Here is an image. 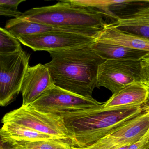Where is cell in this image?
<instances>
[{"mask_svg":"<svg viewBox=\"0 0 149 149\" xmlns=\"http://www.w3.org/2000/svg\"><path fill=\"white\" fill-rule=\"evenodd\" d=\"M97 35L72 30H61L24 36L18 37V39L23 45L34 51L49 52L92 44Z\"/></svg>","mask_w":149,"mask_h":149,"instance_id":"8992f818","label":"cell"},{"mask_svg":"<svg viewBox=\"0 0 149 149\" xmlns=\"http://www.w3.org/2000/svg\"><path fill=\"white\" fill-rule=\"evenodd\" d=\"M1 122L23 125L58 139H69L68 130L61 116L40 111L30 104L22 105L7 113Z\"/></svg>","mask_w":149,"mask_h":149,"instance_id":"277c9868","label":"cell"},{"mask_svg":"<svg viewBox=\"0 0 149 149\" xmlns=\"http://www.w3.org/2000/svg\"><path fill=\"white\" fill-rule=\"evenodd\" d=\"M91 45L49 52L52 60L45 64L56 86L81 96L92 97L98 68L105 61L92 50Z\"/></svg>","mask_w":149,"mask_h":149,"instance_id":"7a4b0ae2","label":"cell"},{"mask_svg":"<svg viewBox=\"0 0 149 149\" xmlns=\"http://www.w3.org/2000/svg\"><path fill=\"white\" fill-rule=\"evenodd\" d=\"M141 82L149 87V53L140 61Z\"/></svg>","mask_w":149,"mask_h":149,"instance_id":"ffe728a7","label":"cell"},{"mask_svg":"<svg viewBox=\"0 0 149 149\" xmlns=\"http://www.w3.org/2000/svg\"><path fill=\"white\" fill-rule=\"evenodd\" d=\"M149 100V87L136 82L125 87L104 103V108L129 105H143Z\"/></svg>","mask_w":149,"mask_h":149,"instance_id":"7c38bea8","label":"cell"},{"mask_svg":"<svg viewBox=\"0 0 149 149\" xmlns=\"http://www.w3.org/2000/svg\"><path fill=\"white\" fill-rule=\"evenodd\" d=\"M30 55L23 49L11 54H0V105L12 103L21 92L29 65Z\"/></svg>","mask_w":149,"mask_h":149,"instance_id":"5b68a950","label":"cell"},{"mask_svg":"<svg viewBox=\"0 0 149 149\" xmlns=\"http://www.w3.org/2000/svg\"><path fill=\"white\" fill-rule=\"evenodd\" d=\"M91 47L104 61H140L149 53L119 45L96 42L91 45Z\"/></svg>","mask_w":149,"mask_h":149,"instance_id":"9a60e30c","label":"cell"},{"mask_svg":"<svg viewBox=\"0 0 149 149\" xmlns=\"http://www.w3.org/2000/svg\"><path fill=\"white\" fill-rule=\"evenodd\" d=\"M146 149H149V139H148V143H147V147H146Z\"/></svg>","mask_w":149,"mask_h":149,"instance_id":"d4e9b609","label":"cell"},{"mask_svg":"<svg viewBox=\"0 0 149 149\" xmlns=\"http://www.w3.org/2000/svg\"><path fill=\"white\" fill-rule=\"evenodd\" d=\"M20 42L5 28H0V54H13L22 50Z\"/></svg>","mask_w":149,"mask_h":149,"instance_id":"ac0fdd59","label":"cell"},{"mask_svg":"<svg viewBox=\"0 0 149 149\" xmlns=\"http://www.w3.org/2000/svg\"><path fill=\"white\" fill-rule=\"evenodd\" d=\"M113 24L120 30L149 39V6L117 17Z\"/></svg>","mask_w":149,"mask_h":149,"instance_id":"4fadbf2b","label":"cell"},{"mask_svg":"<svg viewBox=\"0 0 149 149\" xmlns=\"http://www.w3.org/2000/svg\"><path fill=\"white\" fill-rule=\"evenodd\" d=\"M96 42L113 44L149 53V39L124 32L112 23H107L95 40Z\"/></svg>","mask_w":149,"mask_h":149,"instance_id":"8fae6325","label":"cell"},{"mask_svg":"<svg viewBox=\"0 0 149 149\" xmlns=\"http://www.w3.org/2000/svg\"><path fill=\"white\" fill-rule=\"evenodd\" d=\"M5 29L17 39L20 36L39 34L50 31L61 30L75 31L30 21L19 17L13 18L8 21L5 26Z\"/></svg>","mask_w":149,"mask_h":149,"instance_id":"2e32d148","label":"cell"},{"mask_svg":"<svg viewBox=\"0 0 149 149\" xmlns=\"http://www.w3.org/2000/svg\"><path fill=\"white\" fill-rule=\"evenodd\" d=\"M70 149H83V148H78V147H76L73 146Z\"/></svg>","mask_w":149,"mask_h":149,"instance_id":"cb8c5ba5","label":"cell"},{"mask_svg":"<svg viewBox=\"0 0 149 149\" xmlns=\"http://www.w3.org/2000/svg\"><path fill=\"white\" fill-rule=\"evenodd\" d=\"M25 1V0H1L0 15L1 16L14 18L21 17L23 13L18 11V6Z\"/></svg>","mask_w":149,"mask_h":149,"instance_id":"d6986e66","label":"cell"},{"mask_svg":"<svg viewBox=\"0 0 149 149\" xmlns=\"http://www.w3.org/2000/svg\"><path fill=\"white\" fill-rule=\"evenodd\" d=\"M13 146L25 149H70L73 146L67 140L59 139L26 142Z\"/></svg>","mask_w":149,"mask_h":149,"instance_id":"e0dca14e","label":"cell"},{"mask_svg":"<svg viewBox=\"0 0 149 149\" xmlns=\"http://www.w3.org/2000/svg\"><path fill=\"white\" fill-rule=\"evenodd\" d=\"M3 124L0 130L1 143L13 146L26 142L58 139L17 124L7 123Z\"/></svg>","mask_w":149,"mask_h":149,"instance_id":"5bb4252c","label":"cell"},{"mask_svg":"<svg viewBox=\"0 0 149 149\" xmlns=\"http://www.w3.org/2000/svg\"><path fill=\"white\" fill-rule=\"evenodd\" d=\"M104 103L89 109L59 114L72 146L88 147L143 112L148 105L104 108Z\"/></svg>","mask_w":149,"mask_h":149,"instance_id":"6da1fadb","label":"cell"},{"mask_svg":"<svg viewBox=\"0 0 149 149\" xmlns=\"http://www.w3.org/2000/svg\"><path fill=\"white\" fill-rule=\"evenodd\" d=\"M140 74V61H105L98 68L96 88L104 87L114 95L131 84L141 81Z\"/></svg>","mask_w":149,"mask_h":149,"instance_id":"52a82bcc","label":"cell"},{"mask_svg":"<svg viewBox=\"0 0 149 149\" xmlns=\"http://www.w3.org/2000/svg\"><path fill=\"white\" fill-rule=\"evenodd\" d=\"M141 2H146V3H149V0H140Z\"/></svg>","mask_w":149,"mask_h":149,"instance_id":"603a6c76","label":"cell"},{"mask_svg":"<svg viewBox=\"0 0 149 149\" xmlns=\"http://www.w3.org/2000/svg\"><path fill=\"white\" fill-rule=\"evenodd\" d=\"M102 103L93 97L81 96L55 85L30 105L40 111L59 115L89 109Z\"/></svg>","mask_w":149,"mask_h":149,"instance_id":"ba28073f","label":"cell"},{"mask_svg":"<svg viewBox=\"0 0 149 149\" xmlns=\"http://www.w3.org/2000/svg\"><path fill=\"white\" fill-rule=\"evenodd\" d=\"M149 137V131L147 133L136 143L129 146L126 149H146Z\"/></svg>","mask_w":149,"mask_h":149,"instance_id":"44dd1931","label":"cell"},{"mask_svg":"<svg viewBox=\"0 0 149 149\" xmlns=\"http://www.w3.org/2000/svg\"><path fill=\"white\" fill-rule=\"evenodd\" d=\"M149 131V104L140 115L83 149H119L139 141Z\"/></svg>","mask_w":149,"mask_h":149,"instance_id":"9c48e42d","label":"cell"},{"mask_svg":"<svg viewBox=\"0 0 149 149\" xmlns=\"http://www.w3.org/2000/svg\"><path fill=\"white\" fill-rule=\"evenodd\" d=\"M105 17L96 8L66 0L53 6L29 9L19 18L56 27L98 34L107 24Z\"/></svg>","mask_w":149,"mask_h":149,"instance_id":"3957f363","label":"cell"},{"mask_svg":"<svg viewBox=\"0 0 149 149\" xmlns=\"http://www.w3.org/2000/svg\"><path fill=\"white\" fill-rule=\"evenodd\" d=\"M55 84L45 64L29 66L22 81L21 92L22 105L32 104Z\"/></svg>","mask_w":149,"mask_h":149,"instance_id":"30bf717a","label":"cell"},{"mask_svg":"<svg viewBox=\"0 0 149 149\" xmlns=\"http://www.w3.org/2000/svg\"><path fill=\"white\" fill-rule=\"evenodd\" d=\"M25 149L19 148L14 146H10L8 145L5 144L1 143V149Z\"/></svg>","mask_w":149,"mask_h":149,"instance_id":"7402d4cb","label":"cell"}]
</instances>
